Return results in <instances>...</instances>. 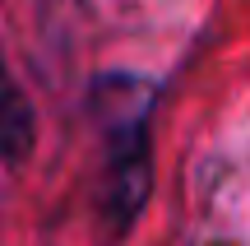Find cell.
Listing matches in <instances>:
<instances>
[{
    "label": "cell",
    "instance_id": "6da1fadb",
    "mask_svg": "<svg viewBox=\"0 0 250 246\" xmlns=\"http://www.w3.org/2000/svg\"><path fill=\"white\" fill-rule=\"evenodd\" d=\"M93 102H98L102 144H107V214L116 232H125L139 219L153 186V158H148L153 89L130 74H102L93 84Z\"/></svg>",
    "mask_w": 250,
    "mask_h": 246
},
{
    "label": "cell",
    "instance_id": "7a4b0ae2",
    "mask_svg": "<svg viewBox=\"0 0 250 246\" xmlns=\"http://www.w3.org/2000/svg\"><path fill=\"white\" fill-rule=\"evenodd\" d=\"M37 144V116L28 93L9 74L5 56H0V163H23Z\"/></svg>",
    "mask_w": 250,
    "mask_h": 246
},
{
    "label": "cell",
    "instance_id": "3957f363",
    "mask_svg": "<svg viewBox=\"0 0 250 246\" xmlns=\"http://www.w3.org/2000/svg\"><path fill=\"white\" fill-rule=\"evenodd\" d=\"M218 246H227V242H218Z\"/></svg>",
    "mask_w": 250,
    "mask_h": 246
}]
</instances>
